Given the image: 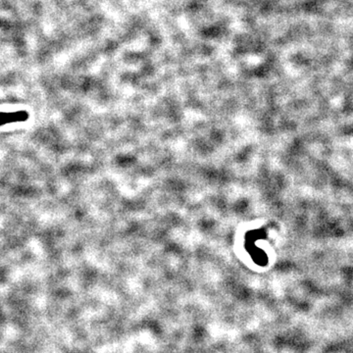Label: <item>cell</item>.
<instances>
[{
    "mask_svg": "<svg viewBox=\"0 0 353 353\" xmlns=\"http://www.w3.org/2000/svg\"><path fill=\"white\" fill-rule=\"evenodd\" d=\"M29 118V114L26 111H17V112H0V126L10 124L25 122Z\"/></svg>",
    "mask_w": 353,
    "mask_h": 353,
    "instance_id": "obj_1",
    "label": "cell"
}]
</instances>
